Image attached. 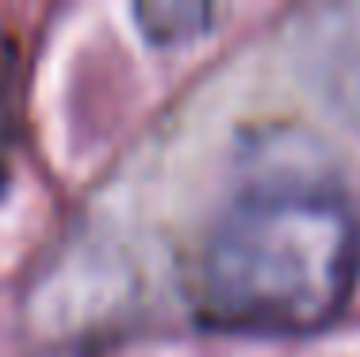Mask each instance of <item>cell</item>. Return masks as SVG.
Returning <instances> with one entry per match:
<instances>
[{"label": "cell", "mask_w": 360, "mask_h": 357, "mask_svg": "<svg viewBox=\"0 0 360 357\" xmlns=\"http://www.w3.org/2000/svg\"><path fill=\"white\" fill-rule=\"evenodd\" d=\"M15 139H20V73L12 54H0V189L8 184Z\"/></svg>", "instance_id": "obj_4"}, {"label": "cell", "mask_w": 360, "mask_h": 357, "mask_svg": "<svg viewBox=\"0 0 360 357\" xmlns=\"http://www.w3.org/2000/svg\"><path fill=\"white\" fill-rule=\"evenodd\" d=\"M215 15L219 12L203 0H139L134 4V20H139L142 35L158 46H176V42L207 35Z\"/></svg>", "instance_id": "obj_3"}, {"label": "cell", "mask_w": 360, "mask_h": 357, "mask_svg": "<svg viewBox=\"0 0 360 357\" xmlns=\"http://www.w3.org/2000/svg\"><path fill=\"white\" fill-rule=\"evenodd\" d=\"M360 280V219L311 169H272L242 184L195 258L203 322L242 334H311L345 311Z\"/></svg>", "instance_id": "obj_1"}, {"label": "cell", "mask_w": 360, "mask_h": 357, "mask_svg": "<svg viewBox=\"0 0 360 357\" xmlns=\"http://www.w3.org/2000/svg\"><path fill=\"white\" fill-rule=\"evenodd\" d=\"M307 58L330 108L360 123V8L326 12V23L307 35Z\"/></svg>", "instance_id": "obj_2"}]
</instances>
